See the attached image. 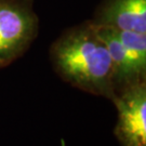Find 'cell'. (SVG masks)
<instances>
[{"instance_id":"obj_4","label":"cell","mask_w":146,"mask_h":146,"mask_svg":"<svg viewBox=\"0 0 146 146\" xmlns=\"http://www.w3.org/2000/svg\"><path fill=\"white\" fill-rule=\"evenodd\" d=\"M89 21L98 27L146 34V0H102Z\"/></svg>"},{"instance_id":"obj_2","label":"cell","mask_w":146,"mask_h":146,"mask_svg":"<svg viewBox=\"0 0 146 146\" xmlns=\"http://www.w3.org/2000/svg\"><path fill=\"white\" fill-rule=\"evenodd\" d=\"M38 34L34 0H0V69L21 58Z\"/></svg>"},{"instance_id":"obj_5","label":"cell","mask_w":146,"mask_h":146,"mask_svg":"<svg viewBox=\"0 0 146 146\" xmlns=\"http://www.w3.org/2000/svg\"><path fill=\"white\" fill-rule=\"evenodd\" d=\"M95 27L111 58L115 93L130 84L146 81V68L139 65L128 53L115 31L106 27Z\"/></svg>"},{"instance_id":"obj_3","label":"cell","mask_w":146,"mask_h":146,"mask_svg":"<svg viewBox=\"0 0 146 146\" xmlns=\"http://www.w3.org/2000/svg\"><path fill=\"white\" fill-rule=\"evenodd\" d=\"M111 102L118 114L114 134L120 146H146V81L117 91Z\"/></svg>"},{"instance_id":"obj_1","label":"cell","mask_w":146,"mask_h":146,"mask_svg":"<svg viewBox=\"0 0 146 146\" xmlns=\"http://www.w3.org/2000/svg\"><path fill=\"white\" fill-rule=\"evenodd\" d=\"M49 58L63 81L89 94L113 100L111 58L96 27L89 20L63 31L49 49Z\"/></svg>"}]
</instances>
